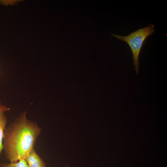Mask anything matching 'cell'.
<instances>
[{"instance_id": "obj_5", "label": "cell", "mask_w": 167, "mask_h": 167, "mask_svg": "<svg viewBox=\"0 0 167 167\" xmlns=\"http://www.w3.org/2000/svg\"><path fill=\"white\" fill-rule=\"evenodd\" d=\"M1 167H29L24 159H21L17 162L10 163H2Z\"/></svg>"}, {"instance_id": "obj_6", "label": "cell", "mask_w": 167, "mask_h": 167, "mask_svg": "<svg viewBox=\"0 0 167 167\" xmlns=\"http://www.w3.org/2000/svg\"><path fill=\"white\" fill-rule=\"evenodd\" d=\"M10 110L9 108L7 107L5 105L2 104L0 102V113H4L9 111Z\"/></svg>"}, {"instance_id": "obj_7", "label": "cell", "mask_w": 167, "mask_h": 167, "mask_svg": "<svg viewBox=\"0 0 167 167\" xmlns=\"http://www.w3.org/2000/svg\"><path fill=\"white\" fill-rule=\"evenodd\" d=\"M64 167H69L68 165H66Z\"/></svg>"}, {"instance_id": "obj_2", "label": "cell", "mask_w": 167, "mask_h": 167, "mask_svg": "<svg viewBox=\"0 0 167 167\" xmlns=\"http://www.w3.org/2000/svg\"><path fill=\"white\" fill-rule=\"evenodd\" d=\"M154 26H148L133 32L126 36H120L111 33L118 39L126 42L131 48L133 55V65L137 74L139 70V57L143 45L147 38L154 32Z\"/></svg>"}, {"instance_id": "obj_4", "label": "cell", "mask_w": 167, "mask_h": 167, "mask_svg": "<svg viewBox=\"0 0 167 167\" xmlns=\"http://www.w3.org/2000/svg\"><path fill=\"white\" fill-rule=\"evenodd\" d=\"M7 122L4 113H0V156L3 150V139L4 132Z\"/></svg>"}, {"instance_id": "obj_3", "label": "cell", "mask_w": 167, "mask_h": 167, "mask_svg": "<svg viewBox=\"0 0 167 167\" xmlns=\"http://www.w3.org/2000/svg\"><path fill=\"white\" fill-rule=\"evenodd\" d=\"M29 167H46L45 162L32 149L24 159Z\"/></svg>"}, {"instance_id": "obj_1", "label": "cell", "mask_w": 167, "mask_h": 167, "mask_svg": "<svg viewBox=\"0 0 167 167\" xmlns=\"http://www.w3.org/2000/svg\"><path fill=\"white\" fill-rule=\"evenodd\" d=\"M27 112L21 113L6 128L4 132L3 150L11 163L24 159L34 148L41 129L27 118Z\"/></svg>"}]
</instances>
